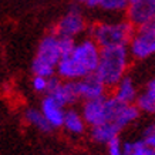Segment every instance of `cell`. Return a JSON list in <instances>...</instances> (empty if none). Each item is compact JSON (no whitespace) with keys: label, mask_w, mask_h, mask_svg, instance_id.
Instances as JSON below:
<instances>
[{"label":"cell","mask_w":155,"mask_h":155,"mask_svg":"<svg viewBox=\"0 0 155 155\" xmlns=\"http://www.w3.org/2000/svg\"><path fill=\"white\" fill-rule=\"evenodd\" d=\"M58 44H60L61 57H66L73 53L77 43L74 41V38H71V37H58Z\"/></svg>","instance_id":"ffe728a7"},{"label":"cell","mask_w":155,"mask_h":155,"mask_svg":"<svg viewBox=\"0 0 155 155\" xmlns=\"http://www.w3.org/2000/svg\"><path fill=\"white\" fill-rule=\"evenodd\" d=\"M114 97L122 101L124 104H132L137 100V91L134 87V83L130 77H124L117 85Z\"/></svg>","instance_id":"4fadbf2b"},{"label":"cell","mask_w":155,"mask_h":155,"mask_svg":"<svg viewBox=\"0 0 155 155\" xmlns=\"http://www.w3.org/2000/svg\"><path fill=\"white\" fill-rule=\"evenodd\" d=\"M122 128L115 124V122H103L100 125H95V127L91 128V137L94 138V141L97 142H104V144H108V142L117 138L118 132L121 131Z\"/></svg>","instance_id":"8fae6325"},{"label":"cell","mask_w":155,"mask_h":155,"mask_svg":"<svg viewBox=\"0 0 155 155\" xmlns=\"http://www.w3.org/2000/svg\"><path fill=\"white\" fill-rule=\"evenodd\" d=\"M125 10L127 20L138 28L155 17V0H130Z\"/></svg>","instance_id":"52a82bcc"},{"label":"cell","mask_w":155,"mask_h":155,"mask_svg":"<svg viewBox=\"0 0 155 155\" xmlns=\"http://www.w3.org/2000/svg\"><path fill=\"white\" fill-rule=\"evenodd\" d=\"M130 54L131 53H128L127 46L101 48L100 63L95 73L107 87H115L124 78Z\"/></svg>","instance_id":"7a4b0ae2"},{"label":"cell","mask_w":155,"mask_h":155,"mask_svg":"<svg viewBox=\"0 0 155 155\" xmlns=\"http://www.w3.org/2000/svg\"><path fill=\"white\" fill-rule=\"evenodd\" d=\"M128 5H130V0H103L100 7L110 12H120V10L127 9Z\"/></svg>","instance_id":"d6986e66"},{"label":"cell","mask_w":155,"mask_h":155,"mask_svg":"<svg viewBox=\"0 0 155 155\" xmlns=\"http://www.w3.org/2000/svg\"><path fill=\"white\" fill-rule=\"evenodd\" d=\"M84 117H81L80 114L74 111V110H68L66 111L64 115V127L70 132L74 134H80L84 131Z\"/></svg>","instance_id":"9a60e30c"},{"label":"cell","mask_w":155,"mask_h":155,"mask_svg":"<svg viewBox=\"0 0 155 155\" xmlns=\"http://www.w3.org/2000/svg\"><path fill=\"white\" fill-rule=\"evenodd\" d=\"M147 94L150 95V97H152V98H155V78L154 80H151L150 83H148V85H147Z\"/></svg>","instance_id":"d4e9b609"},{"label":"cell","mask_w":155,"mask_h":155,"mask_svg":"<svg viewBox=\"0 0 155 155\" xmlns=\"http://www.w3.org/2000/svg\"><path fill=\"white\" fill-rule=\"evenodd\" d=\"M130 53L138 60L147 58L155 53V17L137 28L130 43Z\"/></svg>","instance_id":"5b68a950"},{"label":"cell","mask_w":155,"mask_h":155,"mask_svg":"<svg viewBox=\"0 0 155 155\" xmlns=\"http://www.w3.org/2000/svg\"><path fill=\"white\" fill-rule=\"evenodd\" d=\"M150 155H155V150H152V148H151V154Z\"/></svg>","instance_id":"83f0119b"},{"label":"cell","mask_w":155,"mask_h":155,"mask_svg":"<svg viewBox=\"0 0 155 155\" xmlns=\"http://www.w3.org/2000/svg\"><path fill=\"white\" fill-rule=\"evenodd\" d=\"M50 95H53L58 103L66 107L68 104H73L75 100L78 98L77 94V88H75V81H67V83H61Z\"/></svg>","instance_id":"7c38bea8"},{"label":"cell","mask_w":155,"mask_h":155,"mask_svg":"<svg viewBox=\"0 0 155 155\" xmlns=\"http://www.w3.org/2000/svg\"><path fill=\"white\" fill-rule=\"evenodd\" d=\"M101 3H103V0H87V7H98V6H101Z\"/></svg>","instance_id":"484cf974"},{"label":"cell","mask_w":155,"mask_h":155,"mask_svg":"<svg viewBox=\"0 0 155 155\" xmlns=\"http://www.w3.org/2000/svg\"><path fill=\"white\" fill-rule=\"evenodd\" d=\"M144 142L150 148L155 150V125L145 130V132H144Z\"/></svg>","instance_id":"603a6c76"},{"label":"cell","mask_w":155,"mask_h":155,"mask_svg":"<svg viewBox=\"0 0 155 155\" xmlns=\"http://www.w3.org/2000/svg\"><path fill=\"white\" fill-rule=\"evenodd\" d=\"M137 107L145 113H155V98L144 93L137 98Z\"/></svg>","instance_id":"ac0fdd59"},{"label":"cell","mask_w":155,"mask_h":155,"mask_svg":"<svg viewBox=\"0 0 155 155\" xmlns=\"http://www.w3.org/2000/svg\"><path fill=\"white\" fill-rule=\"evenodd\" d=\"M75 88H77V94L78 98L87 100H94L100 98L105 95V88L107 85L103 83V80L100 78L97 73L85 75L84 78L75 81Z\"/></svg>","instance_id":"ba28073f"},{"label":"cell","mask_w":155,"mask_h":155,"mask_svg":"<svg viewBox=\"0 0 155 155\" xmlns=\"http://www.w3.org/2000/svg\"><path fill=\"white\" fill-rule=\"evenodd\" d=\"M138 115H140V108L137 107V105H132V104H127V105L124 107V110L121 111L120 117L117 118L115 124H118L121 128H124L125 125H128L130 122L137 120Z\"/></svg>","instance_id":"2e32d148"},{"label":"cell","mask_w":155,"mask_h":155,"mask_svg":"<svg viewBox=\"0 0 155 155\" xmlns=\"http://www.w3.org/2000/svg\"><path fill=\"white\" fill-rule=\"evenodd\" d=\"M83 117L87 124L91 127L100 125L108 121V110H107V97H100L94 100H87L83 107Z\"/></svg>","instance_id":"9c48e42d"},{"label":"cell","mask_w":155,"mask_h":155,"mask_svg":"<svg viewBox=\"0 0 155 155\" xmlns=\"http://www.w3.org/2000/svg\"><path fill=\"white\" fill-rule=\"evenodd\" d=\"M85 28V20L84 16L81 14L80 9L75 6L71 7L56 26V31L54 34L58 37H71L74 38L84 31Z\"/></svg>","instance_id":"8992f818"},{"label":"cell","mask_w":155,"mask_h":155,"mask_svg":"<svg viewBox=\"0 0 155 155\" xmlns=\"http://www.w3.org/2000/svg\"><path fill=\"white\" fill-rule=\"evenodd\" d=\"M61 60L60 44H58V36L48 34L43 38L38 44L37 53L31 63V71L34 75L41 77H51L57 73V66Z\"/></svg>","instance_id":"277c9868"},{"label":"cell","mask_w":155,"mask_h":155,"mask_svg":"<svg viewBox=\"0 0 155 155\" xmlns=\"http://www.w3.org/2000/svg\"><path fill=\"white\" fill-rule=\"evenodd\" d=\"M124 155H150L151 148L147 145L144 140L137 142H125L122 145Z\"/></svg>","instance_id":"e0dca14e"},{"label":"cell","mask_w":155,"mask_h":155,"mask_svg":"<svg viewBox=\"0 0 155 155\" xmlns=\"http://www.w3.org/2000/svg\"><path fill=\"white\" fill-rule=\"evenodd\" d=\"M77 5H87V0H74Z\"/></svg>","instance_id":"4316f807"},{"label":"cell","mask_w":155,"mask_h":155,"mask_svg":"<svg viewBox=\"0 0 155 155\" xmlns=\"http://www.w3.org/2000/svg\"><path fill=\"white\" fill-rule=\"evenodd\" d=\"M47 83H48V78L47 77H41V75H34L33 81H31V85L33 88L38 93L41 91H47Z\"/></svg>","instance_id":"44dd1931"},{"label":"cell","mask_w":155,"mask_h":155,"mask_svg":"<svg viewBox=\"0 0 155 155\" xmlns=\"http://www.w3.org/2000/svg\"><path fill=\"white\" fill-rule=\"evenodd\" d=\"M101 47L93 38H84L75 44L71 54L61 57L57 74L67 81H77L97 71Z\"/></svg>","instance_id":"6da1fadb"},{"label":"cell","mask_w":155,"mask_h":155,"mask_svg":"<svg viewBox=\"0 0 155 155\" xmlns=\"http://www.w3.org/2000/svg\"><path fill=\"white\" fill-rule=\"evenodd\" d=\"M26 120L43 132H50L53 130L51 124L47 121V118L44 117V114L41 111L36 110V108H28L26 111Z\"/></svg>","instance_id":"5bb4252c"},{"label":"cell","mask_w":155,"mask_h":155,"mask_svg":"<svg viewBox=\"0 0 155 155\" xmlns=\"http://www.w3.org/2000/svg\"><path fill=\"white\" fill-rule=\"evenodd\" d=\"M107 145H108V154L110 155H124V150H122V145L120 142V140H118V137L111 140Z\"/></svg>","instance_id":"7402d4cb"},{"label":"cell","mask_w":155,"mask_h":155,"mask_svg":"<svg viewBox=\"0 0 155 155\" xmlns=\"http://www.w3.org/2000/svg\"><path fill=\"white\" fill-rule=\"evenodd\" d=\"M41 113L44 114V117L47 118V121L51 124L53 128L64 125V115H66V113L63 110V105L53 95L47 94L46 98H43Z\"/></svg>","instance_id":"30bf717a"},{"label":"cell","mask_w":155,"mask_h":155,"mask_svg":"<svg viewBox=\"0 0 155 155\" xmlns=\"http://www.w3.org/2000/svg\"><path fill=\"white\" fill-rule=\"evenodd\" d=\"M60 84H61L60 77H54V75L48 77V83H47V94H51L53 91H54V90H56Z\"/></svg>","instance_id":"cb8c5ba5"},{"label":"cell","mask_w":155,"mask_h":155,"mask_svg":"<svg viewBox=\"0 0 155 155\" xmlns=\"http://www.w3.org/2000/svg\"><path fill=\"white\" fill-rule=\"evenodd\" d=\"M91 38L101 48L114 46H128L137 31V27L128 20L117 23H97L91 27Z\"/></svg>","instance_id":"3957f363"}]
</instances>
